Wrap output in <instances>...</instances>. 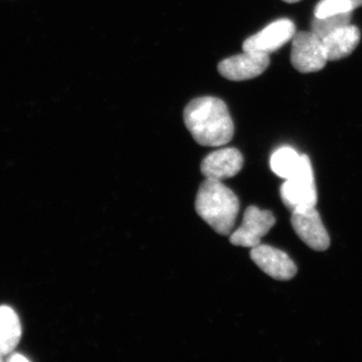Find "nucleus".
<instances>
[{
  "instance_id": "nucleus-11",
  "label": "nucleus",
  "mask_w": 362,
  "mask_h": 362,
  "mask_svg": "<svg viewBox=\"0 0 362 362\" xmlns=\"http://www.w3.org/2000/svg\"><path fill=\"white\" fill-rule=\"evenodd\" d=\"M361 30L357 26L349 25L330 33L322 40L328 61H338L350 56L361 42Z\"/></svg>"
},
{
  "instance_id": "nucleus-12",
  "label": "nucleus",
  "mask_w": 362,
  "mask_h": 362,
  "mask_svg": "<svg viewBox=\"0 0 362 362\" xmlns=\"http://www.w3.org/2000/svg\"><path fill=\"white\" fill-rule=\"evenodd\" d=\"M21 337L18 314L8 306H0V358L11 354Z\"/></svg>"
},
{
  "instance_id": "nucleus-17",
  "label": "nucleus",
  "mask_w": 362,
  "mask_h": 362,
  "mask_svg": "<svg viewBox=\"0 0 362 362\" xmlns=\"http://www.w3.org/2000/svg\"><path fill=\"white\" fill-rule=\"evenodd\" d=\"M283 1L288 2V4H295V2L300 1V0H283Z\"/></svg>"
},
{
  "instance_id": "nucleus-9",
  "label": "nucleus",
  "mask_w": 362,
  "mask_h": 362,
  "mask_svg": "<svg viewBox=\"0 0 362 362\" xmlns=\"http://www.w3.org/2000/svg\"><path fill=\"white\" fill-rule=\"evenodd\" d=\"M251 258L264 273L275 280H291L296 275L294 262L285 252L276 247L259 244L252 247Z\"/></svg>"
},
{
  "instance_id": "nucleus-15",
  "label": "nucleus",
  "mask_w": 362,
  "mask_h": 362,
  "mask_svg": "<svg viewBox=\"0 0 362 362\" xmlns=\"http://www.w3.org/2000/svg\"><path fill=\"white\" fill-rule=\"evenodd\" d=\"M362 6V0H320L315 7L314 16H329V14L354 13L357 7Z\"/></svg>"
},
{
  "instance_id": "nucleus-7",
  "label": "nucleus",
  "mask_w": 362,
  "mask_h": 362,
  "mask_svg": "<svg viewBox=\"0 0 362 362\" xmlns=\"http://www.w3.org/2000/svg\"><path fill=\"white\" fill-rule=\"evenodd\" d=\"M296 33V26L288 18H281L267 25L261 32L247 37L243 44L246 52L272 54L292 40Z\"/></svg>"
},
{
  "instance_id": "nucleus-8",
  "label": "nucleus",
  "mask_w": 362,
  "mask_h": 362,
  "mask_svg": "<svg viewBox=\"0 0 362 362\" xmlns=\"http://www.w3.org/2000/svg\"><path fill=\"white\" fill-rule=\"evenodd\" d=\"M269 65L270 58L268 54L244 51L243 54L221 61L218 70L223 78L239 82L259 77L268 69Z\"/></svg>"
},
{
  "instance_id": "nucleus-3",
  "label": "nucleus",
  "mask_w": 362,
  "mask_h": 362,
  "mask_svg": "<svg viewBox=\"0 0 362 362\" xmlns=\"http://www.w3.org/2000/svg\"><path fill=\"white\" fill-rule=\"evenodd\" d=\"M281 197L285 206L291 211L316 206L318 197L308 156L302 154L296 173L286 180L281 187Z\"/></svg>"
},
{
  "instance_id": "nucleus-2",
  "label": "nucleus",
  "mask_w": 362,
  "mask_h": 362,
  "mask_svg": "<svg viewBox=\"0 0 362 362\" xmlns=\"http://www.w3.org/2000/svg\"><path fill=\"white\" fill-rule=\"evenodd\" d=\"M195 209L214 232L230 235L240 213L239 197L223 181L206 178L197 192Z\"/></svg>"
},
{
  "instance_id": "nucleus-1",
  "label": "nucleus",
  "mask_w": 362,
  "mask_h": 362,
  "mask_svg": "<svg viewBox=\"0 0 362 362\" xmlns=\"http://www.w3.org/2000/svg\"><path fill=\"white\" fill-rule=\"evenodd\" d=\"M183 119L190 134L202 146H221L232 141L235 126L228 106L216 97H201L185 107Z\"/></svg>"
},
{
  "instance_id": "nucleus-13",
  "label": "nucleus",
  "mask_w": 362,
  "mask_h": 362,
  "mask_svg": "<svg viewBox=\"0 0 362 362\" xmlns=\"http://www.w3.org/2000/svg\"><path fill=\"white\" fill-rule=\"evenodd\" d=\"M301 156L290 147H283L274 152L271 157V168L280 177H292L296 173Z\"/></svg>"
},
{
  "instance_id": "nucleus-6",
  "label": "nucleus",
  "mask_w": 362,
  "mask_h": 362,
  "mask_svg": "<svg viewBox=\"0 0 362 362\" xmlns=\"http://www.w3.org/2000/svg\"><path fill=\"white\" fill-rule=\"evenodd\" d=\"M291 223L298 237L314 251H326L329 247V235L315 206L292 211Z\"/></svg>"
},
{
  "instance_id": "nucleus-5",
  "label": "nucleus",
  "mask_w": 362,
  "mask_h": 362,
  "mask_svg": "<svg viewBox=\"0 0 362 362\" xmlns=\"http://www.w3.org/2000/svg\"><path fill=\"white\" fill-rule=\"evenodd\" d=\"M275 223V216L270 211H262L259 207L249 206L245 211L242 226L230 233V242L233 246L251 249L259 246L262 238L270 232Z\"/></svg>"
},
{
  "instance_id": "nucleus-14",
  "label": "nucleus",
  "mask_w": 362,
  "mask_h": 362,
  "mask_svg": "<svg viewBox=\"0 0 362 362\" xmlns=\"http://www.w3.org/2000/svg\"><path fill=\"white\" fill-rule=\"evenodd\" d=\"M352 18V11L350 13L329 14V16H314L311 23V32L323 40L330 33L337 32L339 28L350 25Z\"/></svg>"
},
{
  "instance_id": "nucleus-16",
  "label": "nucleus",
  "mask_w": 362,
  "mask_h": 362,
  "mask_svg": "<svg viewBox=\"0 0 362 362\" xmlns=\"http://www.w3.org/2000/svg\"><path fill=\"white\" fill-rule=\"evenodd\" d=\"M9 361H28V359L25 358V356H21V354H13L11 358L8 359Z\"/></svg>"
},
{
  "instance_id": "nucleus-4",
  "label": "nucleus",
  "mask_w": 362,
  "mask_h": 362,
  "mask_svg": "<svg viewBox=\"0 0 362 362\" xmlns=\"http://www.w3.org/2000/svg\"><path fill=\"white\" fill-rule=\"evenodd\" d=\"M322 40L312 32L295 33L292 39L291 63L300 73L322 70L327 63Z\"/></svg>"
},
{
  "instance_id": "nucleus-10",
  "label": "nucleus",
  "mask_w": 362,
  "mask_h": 362,
  "mask_svg": "<svg viewBox=\"0 0 362 362\" xmlns=\"http://www.w3.org/2000/svg\"><path fill=\"white\" fill-rule=\"evenodd\" d=\"M243 166L244 157L239 150L225 148L209 154L202 162L201 170L209 180L223 181L237 175Z\"/></svg>"
},
{
  "instance_id": "nucleus-18",
  "label": "nucleus",
  "mask_w": 362,
  "mask_h": 362,
  "mask_svg": "<svg viewBox=\"0 0 362 362\" xmlns=\"http://www.w3.org/2000/svg\"><path fill=\"white\" fill-rule=\"evenodd\" d=\"M0 361H1V358H0Z\"/></svg>"
}]
</instances>
